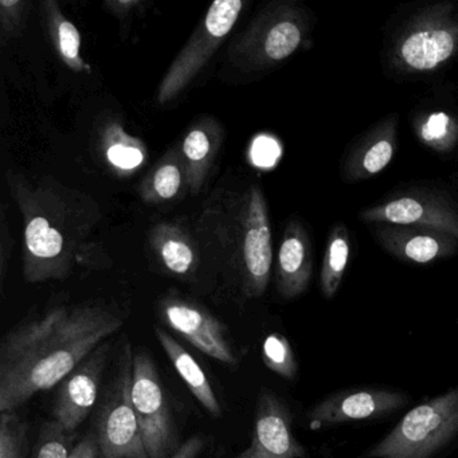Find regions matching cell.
<instances>
[{
  "label": "cell",
  "instance_id": "1f68e13d",
  "mask_svg": "<svg viewBox=\"0 0 458 458\" xmlns=\"http://www.w3.org/2000/svg\"><path fill=\"white\" fill-rule=\"evenodd\" d=\"M71 458H100L98 457V447L93 434L84 437L81 441L77 442L72 452Z\"/></svg>",
  "mask_w": 458,
  "mask_h": 458
},
{
  "label": "cell",
  "instance_id": "f546056e",
  "mask_svg": "<svg viewBox=\"0 0 458 458\" xmlns=\"http://www.w3.org/2000/svg\"><path fill=\"white\" fill-rule=\"evenodd\" d=\"M205 445L206 442L202 437H190L170 458H199L200 453L205 449Z\"/></svg>",
  "mask_w": 458,
  "mask_h": 458
},
{
  "label": "cell",
  "instance_id": "8992f818",
  "mask_svg": "<svg viewBox=\"0 0 458 458\" xmlns=\"http://www.w3.org/2000/svg\"><path fill=\"white\" fill-rule=\"evenodd\" d=\"M310 26V15L297 4H272L233 44L232 60L251 71L278 65L304 44Z\"/></svg>",
  "mask_w": 458,
  "mask_h": 458
},
{
  "label": "cell",
  "instance_id": "d4e9b609",
  "mask_svg": "<svg viewBox=\"0 0 458 458\" xmlns=\"http://www.w3.org/2000/svg\"><path fill=\"white\" fill-rule=\"evenodd\" d=\"M414 131L420 143L447 154L458 144V120L445 112H430L415 119Z\"/></svg>",
  "mask_w": 458,
  "mask_h": 458
},
{
  "label": "cell",
  "instance_id": "ac0fdd59",
  "mask_svg": "<svg viewBox=\"0 0 458 458\" xmlns=\"http://www.w3.org/2000/svg\"><path fill=\"white\" fill-rule=\"evenodd\" d=\"M157 342L162 345L167 358L170 359L179 377L186 383L190 393L202 404L203 409L214 418L222 415V407L216 398V391L206 375L205 369L198 363L197 359L183 347L175 337L171 336L167 331L157 327L155 328Z\"/></svg>",
  "mask_w": 458,
  "mask_h": 458
},
{
  "label": "cell",
  "instance_id": "5b68a950",
  "mask_svg": "<svg viewBox=\"0 0 458 458\" xmlns=\"http://www.w3.org/2000/svg\"><path fill=\"white\" fill-rule=\"evenodd\" d=\"M133 353L125 340L116 374L98 402L95 438L100 458H149L132 402Z\"/></svg>",
  "mask_w": 458,
  "mask_h": 458
},
{
  "label": "cell",
  "instance_id": "6da1fadb",
  "mask_svg": "<svg viewBox=\"0 0 458 458\" xmlns=\"http://www.w3.org/2000/svg\"><path fill=\"white\" fill-rule=\"evenodd\" d=\"M123 326L109 308L63 305L7 332L0 343V412L17 411L60 385Z\"/></svg>",
  "mask_w": 458,
  "mask_h": 458
},
{
  "label": "cell",
  "instance_id": "83f0119b",
  "mask_svg": "<svg viewBox=\"0 0 458 458\" xmlns=\"http://www.w3.org/2000/svg\"><path fill=\"white\" fill-rule=\"evenodd\" d=\"M74 446L73 433L55 420H47L39 428L33 458H71Z\"/></svg>",
  "mask_w": 458,
  "mask_h": 458
},
{
  "label": "cell",
  "instance_id": "d6986e66",
  "mask_svg": "<svg viewBox=\"0 0 458 458\" xmlns=\"http://www.w3.org/2000/svg\"><path fill=\"white\" fill-rule=\"evenodd\" d=\"M222 143V130L216 120L205 119L190 130L182 144V155L187 168V184L198 194L205 183Z\"/></svg>",
  "mask_w": 458,
  "mask_h": 458
},
{
  "label": "cell",
  "instance_id": "2e32d148",
  "mask_svg": "<svg viewBox=\"0 0 458 458\" xmlns=\"http://www.w3.org/2000/svg\"><path fill=\"white\" fill-rule=\"evenodd\" d=\"M398 116L391 114L377 123L363 136L343 165V178L348 183L366 181L382 173L396 152L398 146Z\"/></svg>",
  "mask_w": 458,
  "mask_h": 458
},
{
  "label": "cell",
  "instance_id": "f1b7e54d",
  "mask_svg": "<svg viewBox=\"0 0 458 458\" xmlns=\"http://www.w3.org/2000/svg\"><path fill=\"white\" fill-rule=\"evenodd\" d=\"M29 4L21 0H2L0 2V26L4 41L14 38L22 33L28 18Z\"/></svg>",
  "mask_w": 458,
  "mask_h": 458
},
{
  "label": "cell",
  "instance_id": "cb8c5ba5",
  "mask_svg": "<svg viewBox=\"0 0 458 458\" xmlns=\"http://www.w3.org/2000/svg\"><path fill=\"white\" fill-rule=\"evenodd\" d=\"M351 256L350 233L344 224H335L327 238L323 265H321L320 288L326 299L336 296L342 285Z\"/></svg>",
  "mask_w": 458,
  "mask_h": 458
},
{
  "label": "cell",
  "instance_id": "277c9868",
  "mask_svg": "<svg viewBox=\"0 0 458 458\" xmlns=\"http://www.w3.org/2000/svg\"><path fill=\"white\" fill-rule=\"evenodd\" d=\"M458 436V387L418 404L363 458H430Z\"/></svg>",
  "mask_w": 458,
  "mask_h": 458
},
{
  "label": "cell",
  "instance_id": "4dcf8cb0",
  "mask_svg": "<svg viewBox=\"0 0 458 458\" xmlns=\"http://www.w3.org/2000/svg\"><path fill=\"white\" fill-rule=\"evenodd\" d=\"M104 6L120 20H125V18L130 17L131 13L135 12L136 9H140L141 2H139V0H108L104 4Z\"/></svg>",
  "mask_w": 458,
  "mask_h": 458
},
{
  "label": "cell",
  "instance_id": "5bb4252c",
  "mask_svg": "<svg viewBox=\"0 0 458 458\" xmlns=\"http://www.w3.org/2000/svg\"><path fill=\"white\" fill-rule=\"evenodd\" d=\"M307 450L293 431L288 404L273 391L257 399L250 444L235 458H305Z\"/></svg>",
  "mask_w": 458,
  "mask_h": 458
},
{
  "label": "cell",
  "instance_id": "ba28073f",
  "mask_svg": "<svg viewBox=\"0 0 458 458\" xmlns=\"http://www.w3.org/2000/svg\"><path fill=\"white\" fill-rule=\"evenodd\" d=\"M132 402L149 458H170L181 447L165 386L148 351L133 353Z\"/></svg>",
  "mask_w": 458,
  "mask_h": 458
},
{
  "label": "cell",
  "instance_id": "ffe728a7",
  "mask_svg": "<svg viewBox=\"0 0 458 458\" xmlns=\"http://www.w3.org/2000/svg\"><path fill=\"white\" fill-rule=\"evenodd\" d=\"M41 9L55 55L71 71L76 73H90V66L81 57V36L79 29L63 14L55 0H45L41 4Z\"/></svg>",
  "mask_w": 458,
  "mask_h": 458
},
{
  "label": "cell",
  "instance_id": "9a60e30c",
  "mask_svg": "<svg viewBox=\"0 0 458 458\" xmlns=\"http://www.w3.org/2000/svg\"><path fill=\"white\" fill-rule=\"evenodd\" d=\"M374 235L387 253L411 264H430L458 250L457 238L425 227L380 224L375 225Z\"/></svg>",
  "mask_w": 458,
  "mask_h": 458
},
{
  "label": "cell",
  "instance_id": "30bf717a",
  "mask_svg": "<svg viewBox=\"0 0 458 458\" xmlns=\"http://www.w3.org/2000/svg\"><path fill=\"white\" fill-rule=\"evenodd\" d=\"M359 218L371 225L425 227L446 233L458 240V208L450 198L414 191L394 195L385 202L364 208Z\"/></svg>",
  "mask_w": 458,
  "mask_h": 458
},
{
  "label": "cell",
  "instance_id": "7c38bea8",
  "mask_svg": "<svg viewBox=\"0 0 458 458\" xmlns=\"http://www.w3.org/2000/svg\"><path fill=\"white\" fill-rule=\"evenodd\" d=\"M109 352L111 344L106 340L58 385L53 420L68 433H74L98 403Z\"/></svg>",
  "mask_w": 458,
  "mask_h": 458
},
{
  "label": "cell",
  "instance_id": "4fadbf2b",
  "mask_svg": "<svg viewBox=\"0 0 458 458\" xmlns=\"http://www.w3.org/2000/svg\"><path fill=\"white\" fill-rule=\"evenodd\" d=\"M242 286L246 296L261 297L272 273L273 246L267 200L259 187L249 191L243 214Z\"/></svg>",
  "mask_w": 458,
  "mask_h": 458
},
{
  "label": "cell",
  "instance_id": "44dd1931",
  "mask_svg": "<svg viewBox=\"0 0 458 458\" xmlns=\"http://www.w3.org/2000/svg\"><path fill=\"white\" fill-rule=\"evenodd\" d=\"M151 246L163 267L173 275L184 277L197 267L194 242L175 225H157L151 233Z\"/></svg>",
  "mask_w": 458,
  "mask_h": 458
},
{
  "label": "cell",
  "instance_id": "3957f363",
  "mask_svg": "<svg viewBox=\"0 0 458 458\" xmlns=\"http://www.w3.org/2000/svg\"><path fill=\"white\" fill-rule=\"evenodd\" d=\"M458 55V4L439 2L407 21L394 39L388 60L407 76L438 71Z\"/></svg>",
  "mask_w": 458,
  "mask_h": 458
},
{
  "label": "cell",
  "instance_id": "8fae6325",
  "mask_svg": "<svg viewBox=\"0 0 458 458\" xmlns=\"http://www.w3.org/2000/svg\"><path fill=\"white\" fill-rule=\"evenodd\" d=\"M409 398L387 388H356L339 391L318 402L308 412L312 430L388 417L406 406Z\"/></svg>",
  "mask_w": 458,
  "mask_h": 458
},
{
  "label": "cell",
  "instance_id": "603a6c76",
  "mask_svg": "<svg viewBox=\"0 0 458 458\" xmlns=\"http://www.w3.org/2000/svg\"><path fill=\"white\" fill-rule=\"evenodd\" d=\"M104 157L114 170L132 173L146 162L148 152L143 141L125 132L119 122L106 123L101 132Z\"/></svg>",
  "mask_w": 458,
  "mask_h": 458
},
{
  "label": "cell",
  "instance_id": "e0dca14e",
  "mask_svg": "<svg viewBox=\"0 0 458 458\" xmlns=\"http://www.w3.org/2000/svg\"><path fill=\"white\" fill-rule=\"evenodd\" d=\"M313 272L310 234L299 221L289 222L277 257V291L285 300L305 293Z\"/></svg>",
  "mask_w": 458,
  "mask_h": 458
},
{
  "label": "cell",
  "instance_id": "52a82bcc",
  "mask_svg": "<svg viewBox=\"0 0 458 458\" xmlns=\"http://www.w3.org/2000/svg\"><path fill=\"white\" fill-rule=\"evenodd\" d=\"M242 9L241 0H218L211 4L160 82L157 90L160 106L175 100L194 81L234 28Z\"/></svg>",
  "mask_w": 458,
  "mask_h": 458
},
{
  "label": "cell",
  "instance_id": "4316f807",
  "mask_svg": "<svg viewBox=\"0 0 458 458\" xmlns=\"http://www.w3.org/2000/svg\"><path fill=\"white\" fill-rule=\"evenodd\" d=\"M28 425L17 411L0 412V458H28Z\"/></svg>",
  "mask_w": 458,
  "mask_h": 458
},
{
  "label": "cell",
  "instance_id": "7402d4cb",
  "mask_svg": "<svg viewBox=\"0 0 458 458\" xmlns=\"http://www.w3.org/2000/svg\"><path fill=\"white\" fill-rule=\"evenodd\" d=\"M187 184V168L182 152L171 151L144 179L140 197L149 205L175 199ZM189 186V184H187Z\"/></svg>",
  "mask_w": 458,
  "mask_h": 458
},
{
  "label": "cell",
  "instance_id": "7a4b0ae2",
  "mask_svg": "<svg viewBox=\"0 0 458 458\" xmlns=\"http://www.w3.org/2000/svg\"><path fill=\"white\" fill-rule=\"evenodd\" d=\"M7 182L25 225L23 277L30 284L68 277L98 224V206L55 182L33 184L12 171Z\"/></svg>",
  "mask_w": 458,
  "mask_h": 458
},
{
  "label": "cell",
  "instance_id": "9c48e42d",
  "mask_svg": "<svg viewBox=\"0 0 458 458\" xmlns=\"http://www.w3.org/2000/svg\"><path fill=\"white\" fill-rule=\"evenodd\" d=\"M157 315L167 328L200 352L227 366H237L238 356L230 342L229 329L202 305L168 294L157 304Z\"/></svg>",
  "mask_w": 458,
  "mask_h": 458
},
{
  "label": "cell",
  "instance_id": "484cf974",
  "mask_svg": "<svg viewBox=\"0 0 458 458\" xmlns=\"http://www.w3.org/2000/svg\"><path fill=\"white\" fill-rule=\"evenodd\" d=\"M262 360L270 371L286 380H294L299 374L296 356L291 343L283 334L273 332L262 343Z\"/></svg>",
  "mask_w": 458,
  "mask_h": 458
}]
</instances>
